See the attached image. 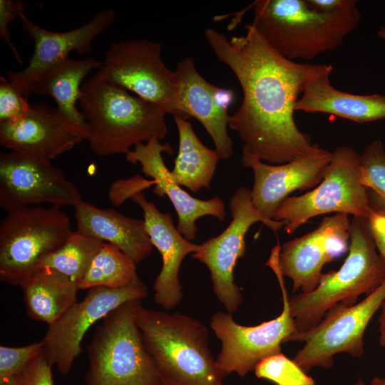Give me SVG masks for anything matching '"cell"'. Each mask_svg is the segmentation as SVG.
<instances>
[{"label":"cell","instance_id":"cell-1","mask_svg":"<svg viewBox=\"0 0 385 385\" xmlns=\"http://www.w3.org/2000/svg\"><path fill=\"white\" fill-rule=\"evenodd\" d=\"M245 29L244 35L229 38L214 28L204 31L212 51L231 69L242 91L229 127L242 140V152L263 162L284 164L312 148L309 136L294 121L295 106L307 85L330 75L333 67L287 59L252 24Z\"/></svg>","mask_w":385,"mask_h":385},{"label":"cell","instance_id":"cell-2","mask_svg":"<svg viewBox=\"0 0 385 385\" xmlns=\"http://www.w3.org/2000/svg\"><path fill=\"white\" fill-rule=\"evenodd\" d=\"M79 103L90 148L99 156L126 155L137 143L162 140L167 134V114L162 109L97 72L82 84Z\"/></svg>","mask_w":385,"mask_h":385},{"label":"cell","instance_id":"cell-3","mask_svg":"<svg viewBox=\"0 0 385 385\" xmlns=\"http://www.w3.org/2000/svg\"><path fill=\"white\" fill-rule=\"evenodd\" d=\"M135 318L163 385H225L201 322L180 312L148 309L140 302Z\"/></svg>","mask_w":385,"mask_h":385},{"label":"cell","instance_id":"cell-4","mask_svg":"<svg viewBox=\"0 0 385 385\" xmlns=\"http://www.w3.org/2000/svg\"><path fill=\"white\" fill-rule=\"evenodd\" d=\"M252 24L284 58L310 60L337 49L358 26V7L332 13L313 10L307 0H257Z\"/></svg>","mask_w":385,"mask_h":385},{"label":"cell","instance_id":"cell-5","mask_svg":"<svg viewBox=\"0 0 385 385\" xmlns=\"http://www.w3.org/2000/svg\"><path fill=\"white\" fill-rule=\"evenodd\" d=\"M376 250L367 218L354 217L349 254L339 270L323 273L312 292L289 298L297 332L314 327L336 305H352L358 296L368 295L381 285L385 280V262Z\"/></svg>","mask_w":385,"mask_h":385},{"label":"cell","instance_id":"cell-6","mask_svg":"<svg viewBox=\"0 0 385 385\" xmlns=\"http://www.w3.org/2000/svg\"><path fill=\"white\" fill-rule=\"evenodd\" d=\"M140 302L122 304L96 326L87 346L85 385H163L137 324Z\"/></svg>","mask_w":385,"mask_h":385},{"label":"cell","instance_id":"cell-7","mask_svg":"<svg viewBox=\"0 0 385 385\" xmlns=\"http://www.w3.org/2000/svg\"><path fill=\"white\" fill-rule=\"evenodd\" d=\"M72 232L69 217L58 207L26 206L7 212L0 224V280L20 285Z\"/></svg>","mask_w":385,"mask_h":385},{"label":"cell","instance_id":"cell-8","mask_svg":"<svg viewBox=\"0 0 385 385\" xmlns=\"http://www.w3.org/2000/svg\"><path fill=\"white\" fill-rule=\"evenodd\" d=\"M371 209L366 188L360 180V155L348 146L337 148L321 183L312 191L284 199L272 220L284 221L293 233L312 217L332 212L368 218Z\"/></svg>","mask_w":385,"mask_h":385},{"label":"cell","instance_id":"cell-9","mask_svg":"<svg viewBox=\"0 0 385 385\" xmlns=\"http://www.w3.org/2000/svg\"><path fill=\"white\" fill-rule=\"evenodd\" d=\"M266 265L274 271L282 294L283 308L277 317L256 326L237 324L228 312H217L211 318V329L221 342L215 361L225 377L233 372L245 376L261 360L280 353L281 344L297 332L277 251L272 252Z\"/></svg>","mask_w":385,"mask_h":385},{"label":"cell","instance_id":"cell-10","mask_svg":"<svg viewBox=\"0 0 385 385\" xmlns=\"http://www.w3.org/2000/svg\"><path fill=\"white\" fill-rule=\"evenodd\" d=\"M161 44L145 38L114 42L104 54L97 73L106 80L180 117L178 81L161 58Z\"/></svg>","mask_w":385,"mask_h":385},{"label":"cell","instance_id":"cell-11","mask_svg":"<svg viewBox=\"0 0 385 385\" xmlns=\"http://www.w3.org/2000/svg\"><path fill=\"white\" fill-rule=\"evenodd\" d=\"M384 300L385 280L362 301L337 304L314 327L293 334L287 342H304L294 362L307 373L316 366L331 368L333 356L339 353L360 358L364 353L366 329Z\"/></svg>","mask_w":385,"mask_h":385},{"label":"cell","instance_id":"cell-12","mask_svg":"<svg viewBox=\"0 0 385 385\" xmlns=\"http://www.w3.org/2000/svg\"><path fill=\"white\" fill-rule=\"evenodd\" d=\"M232 220L219 235L199 245L193 258L206 265L210 272L214 293L226 310L233 313L240 307L242 296L234 282V269L246 250L245 235L250 227L261 222L274 232L284 227V221H276L263 215L252 204L251 190L241 187L230 201Z\"/></svg>","mask_w":385,"mask_h":385},{"label":"cell","instance_id":"cell-13","mask_svg":"<svg viewBox=\"0 0 385 385\" xmlns=\"http://www.w3.org/2000/svg\"><path fill=\"white\" fill-rule=\"evenodd\" d=\"M148 296L146 285L138 278L121 288L95 287L48 325L42 339L43 354L59 373L67 375L81 352V343L90 328L111 312L130 300Z\"/></svg>","mask_w":385,"mask_h":385},{"label":"cell","instance_id":"cell-14","mask_svg":"<svg viewBox=\"0 0 385 385\" xmlns=\"http://www.w3.org/2000/svg\"><path fill=\"white\" fill-rule=\"evenodd\" d=\"M83 201L78 188L51 160L23 151L0 155V206L6 211L48 203L76 207Z\"/></svg>","mask_w":385,"mask_h":385},{"label":"cell","instance_id":"cell-15","mask_svg":"<svg viewBox=\"0 0 385 385\" xmlns=\"http://www.w3.org/2000/svg\"><path fill=\"white\" fill-rule=\"evenodd\" d=\"M347 215L325 216L314 230L284 242L278 255L279 270L293 282V292L314 290L319 284L325 264L344 255L349 247Z\"/></svg>","mask_w":385,"mask_h":385},{"label":"cell","instance_id":"cell-16","mask_svg":"<svg viewBox=\"0 0 385 385\" xmlns=\"http://www.w3.org/2000/svg\"><path fill=\"white\" fill-rule=\"evenodd\" d=\"M115 15L114 9H104L78 28L55 32L36 24L24 14L20 20L24 31L34 41V53L24 69L9 71L6 77L18 92L28 97L39 76L53 65L69 57L70 53L76 51L80 55L91 53L93 41L111 25Z\"/></svg>","mask_w":385,"mask_h":385},{"label":"cell","instance_id":"cell-17","mask_svg":"<svg viewBox=\"0 0 385 385\" xmlns=\"http://www.w3.org/2000/svg\"><path fill=\"white\" fill-rule=\"evenodd\" d=\"M332 155V152L313 144L309 151L290 162L270 165L242 152L243 165L252 168L254 173L252 204L263 215L272 219L278 206L291 192L321 183Z\"/></svg>","mask_w":385,"mask_h":385},{"label":"cell","instance_id":"cell-18","mask_svg":"<svg viewBox=\"0 0 385 385\" xmlns=\"http://www.w3.org/2000/svg\"><path fill=\"white\" fill-rule=\"evenodd\" d=\"M178 81L177 108L180 118L193 117L211 137L220 159L233 153V144L227 127L228 108L234 100L232 90L217 87L197 71L192 57L180 60L175 70Z\"/></svg>","mask_w":385,"mask_h":385},{"label":"cell","instance_id":"cell-19","mask_svg":"<svg viewBox=\"0 0 385 385\" xmlns=\"http://www.w3.org/2000/svg\"><path fill=\"white\" fill-rule=\"evenodd\" d=\"M163 153L172 155V146L168 143L162 144L160 140L154 138L146 143H137L125 158L130 163H139L143 173L153 178L155 183L153 192L159 197L166 195L177 212V230L188 240H194L197 231L196 221L206 215L223 220L225 204L217 196L200 200L183 190L172 178L170 171L163 159Z\"/></svg>","mask_w":385,"mask_h":385},{"label":"cell","instance_id":"cell-20","mask_svg":"<svg viewBox=\"0 0 385 385\" xmlns=\"http://www.w3.org/2000/svg\"><path fill=\"white\" fill-rule=\"evenodd\" d=\"M126 197L142 208L151 242L162 257V268L153 285L154 302L165 309H173L183 297L178 275L183 260L188 254L195 252L199 245L185 239L174 226L171 215L160 212L141 190L131 188Z\"/></svg>","mask_w":385,"mask_h":385},{"label":"cell","instance_id":"cell-21","mask_svg":"<svg viewBox=\"0 0 385 385\" xmlns=\"http://www.w3.org/2000/svg\"><path fill=\"white\" fill-rule=\"evenodd\" d=\"M83 140L65 123L56 108L43 103L31 104L22 117L0 123V145L49 160L70 150Z\"/></svg>","mask_w":385,"mask_h":385},{"label":"cell","instance_id":"cell-22","mask_svg":"<svg viewBox=\"0 0 385 385\" xmlns=\"http://www.w3.org/2000/svg\"><path fill=\"white\" fill-rule=\"evenodd\" d=\"M74 207L77 231L114 245L135 264L153 251L144 220L112 209L99 208L83 200Z\"/></svg>","mask_w":385,"mask_h":385},{"label":"cell","instance_id":"cell-23","mask_svg":"<svg viewBox=\"0 0 385 385\" xmlns=\"http://www.w3.org/2000/svg\"><path fill=\"white\" fill-rule=\"evenodd\" d=\"M101 66L102 61L92 57L73 59L69 56L47 69L31 88V94L47 95L54 99L58 113L83 141L88 140L89 128L76 103L83 79Z\"/></svg>","mask_w":385,"mask_h":385},{"label":"cell","instance_id":"cell-24","mask_svg":"<svg viewBox=\"0 0 385 385\" xmlns=\"http://www.w3.org/2000/svg\"><path fill=\"white\" fill-rule=\"evenodd\" d=\"M329 74L310 81L298 99L295 111L323 113L364 123L385 118V96L356 95L341 91Z\"/></svg>","mask_w":385,"mask_h":385},{"label":"cell","instance_id":"cell-25","mask_svg":"<svg viewBox=\"0 0 385 385\" xmlns=\"http://www.w3.org/2000/svg\"><path fill=\"white\" fill-rule=\"evenodd\" d=\"M29 317L48 325L56 322L76 302L78 284L53 270L42 268L19 285Z\"/></svg>","mask_w":385,"mask_h":385},{"label":"cell","instance_id":"cell-26","mask_svg":"<svg viewBox=\"0 0 385 385\" xmlns=\"http://www.w3.org/2000/svg\"><path fill=\"white\" fill-rule=\"evenodd\" d=\"M179 146L170 171L173 180L192 192L210 188L220 156L215 150L206 147L195 134L187 119L174 118Z\"/></svg>","mask_w":385,"mask_h":385},{"label":"cell","instance_id":"cell-27","mask_svg":"<svg viewBox=\"0 0 385 385\" xmlns=\"http://www.w3.org/2000/svg\"><path fill=\"white\" fill-rule=\"evenodd\" d=\"M135 265L116 246L103 242L79 282V289L88 290L99 287L111 289L127 287L139 278Z\"/></svg>","mask_w":385,"mask_h":385},{"label":"cell","instance_id":"cell-28","mask_svg":"<svg viewBox=\"0 0 385 385\" xmlns=\"http://www.w3.org/2000/svg\"><path fill=\"white\" fill-rule=\"evenodd\" d=\"M103 243L77 230L72 232L58 249L43 260L39 270H53L78 284Z\"/></svg>","mask_w":385,"mask_h":385},{"label":"cell","instance_id":"cell-29","mask_svg":"<svg viewBox=\"0 0 385 385\" xmlns=\"http://www.w3.org/2000/svg\"><path fill=\"white\" fill-rule=\"evenodd\" d=\"M360 180L366 188L371 209L385 215V150L375 140L360 155Z\"/></svg>","mask_w":385,"mask_h":385},{"label":"cell","instance_id":"cell-30","mask_svg":"<svg viewBox=\"0 0 385 385\" xmlns=\"http://www.w3.org/2000/svg\"><path fill=\"white\" fill-rule=\"evenodd\" d=\"M255 374L277 385H315L314 380L282 352L269 356L255 366Z\"/></svg>","mask_w":385,"mask_h":385},{"label":"cell","instance_id":"cell-31","mask_svg":"<svg viewBox=\"0 0 385 385\" xmlns=\"http://www.w3.org/2000/svg\"><path fill=\"white\" fill-rule=\"evenodd\" d=\"M42 350L41 340L21 346H0V381L20 374Z\"/></svg>","mask_w":385,"mask_h":385},{"label":"cell","instance_id":"cell-32","mask_svg":"<svg viewBox=\"0 0 385 385\" xmlns=\"http://www.w3.org/2000/svg\"><path fill=\"white\" fill-rule=\"evenodd\" d=\"M31 104L5 76L0 77V123L16 120L24 115Z\"/></svg>","mask_w":385,"mask_h":385},{"label":"cell","instance_id":"cell-33","mask_svg":"<svg viewBox=\"0 0 385 385\" xmlns=\"http://www.w3.org/2000/svg\"><path fill=\"white\" fill-rule=\"evenodd\" d=\"M24 4L18 0H0V38L9 46L16 61H23L11 40L10 24L24 14Z\"/></svg>","mask_w":385,"mask_h":385},{"label":"cell","instance_id":"cell-34","mask_svg":"<svg viewBox=\"0 0 385 385\" xmlns=\"http://www.w3.org/2000/svg\"><path fill=\"white\" fill-rule=\"evenodd\" d=\"M52 367L42 351L20 374L24 385H54Z\"/></svg>","mask_w":385,"mask_h":385},{"label":"cell","instance_id":"cell-35","mask_svg":"<svg viewBox=\"0 0 385 385\" xmlns=\"http://www.w3.org/2000/svg\"><path fill=\"white\" fill-rule=\"evenodd\" d=\"M367 220L376 247L385 262V215L373 212Z\"/></svg>","mask_w":385,"mask_h":385},{"label":"cell","instance_id":"cell-36","mask_svg":"<svg viewBox=\"0 0 385 385\" xmlns=\"http://www.w3.org/2000/svg\"><path fill=\"white\" fill-rule=\"evenodd\" d=\"M308 5L319 13L332 14L357 7L355 0H307Z\"/></svg>","mask_w":385,"mask_h":385},{"label":"cell","instance_id":"cell-37","mask_svg":"<svg viewBox=\"0 0 385 385\" xmlns=\"http://www.w3.org/2000/svg\"><path fill=\"white\" fill-rule=\"evenodd\" d=\"M381 314L379 317V330L380 344L385 346V300L381 307Z\"/></svg>","mask_w":385,"mask_h":385},{"label":"cell","instance_id":"cell-38","mask_svg":"<svg viewBox=\"0 0 385 385\" xmlns=\"http://www.w3.org/2000/svg\"><path fill=\"white\" fill-rule=\"evenodd\" d=\"M0 385H24V383L21 374H17L0 381Z\"/></svg>","mask_w":385,"mask_h":385},{"label":"cell","instance_id":"cell-39","mask_svg":"<svg viewBox=\"0 0 385 385\" xmlns=\"http://www.w3.org/2000/svg\"><path fill=\"white\" fill-rule=\"evenodd\" d=\"M371 381L375 385H385V378L374 377Z\"/></svg>","mask_w":385,"mask_h":385},{"label":"cell","instance_id":"cell-40","mask_svg":"<svg viewBox=\"0 0 385 385\" xmlns=\"http://www.w3.org/2000/svg\"><path fill=\"white\" fill-rule=\"evenodd\" d=\"M377 35L379 37L385 41V26H382L380 27V29L377 31Z\"/></svg>","mask_w":385,"mask_h":385},{"label":"cell","instance_id":"cell-41","mask_svg":"<svg viewBox=\"0 0 385 385\" xmlns=\"http://www.w3.org/2000/svg\"><path fill=\"white\" fill-rule=\"evenodd\" d=\"M355 385H375V384L372 381L370 383V384H366L361 381H359Z\"/></svg>","mask_w":385,"mask_h":385}]
</instances>
